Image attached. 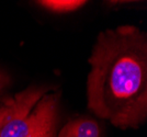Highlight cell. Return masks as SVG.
<instances>
[{"instance_id": "obj_3", "label": "cell", "mask_w": 147, "mask_h": 137, "mask_svg": "<svg viewBox=\"0 0 147 137\" xmlns=\"http://www.w3.org/2000/svg\"><path fill=\"white\" fill-rule=\"evenodd\" d=\"M99 124L92 118H78L69 121L61 128L58 137H100Z\"/></svg>"}, {"instance_id": "obj_2", "label": "cell", "mask_w": 147, "mask_h": 137, "mask_svg": "<svg viewBox=\"0 0 147 137\" xmlns=\"http://www.w3.org/2000/svg\"><path fill=\"white\" fill-rule=\"evenodd\" d=\"M59 92L33 88L3 102L0 137H56Z\"/></svg>"}, {"instance_id": "obj_1", "label": "cell", "mask_w": 147, "mask_h": 137, "mask_svg": "<svg viewBox=\"0 0 147 137\" xmlns=\"http://www.w3.org/2000/svg\"><path fill=\"white\" fill-rule=\"evenodd\" d=\"M88 109L115 127L138 128L147 118V38L134 25L101 32L89 58Z\"/></svg>"}, {"instance_id": "obj_5", "label": "cell", "mask_w": 147, "mask_h": 137, "mask_svg": "<svg viewBox=\"0 0 147 137\" xmlns=\"http://www.w3.org/2000/svg\"><path fill=\"white\" fill-rule=\"evenodd\" d=\"M9 77L5 74V73H2V71H0V92L5 89V88L8 86V83H9Z\"/></svg>"}, {"instance_id": "obj_4", "label": "cell", "mask_w": 147, "mask_h": 137, "mask_svg": "<svg viewBox=\"0 0 147 137\" xmlns=\"http://www.w3.org/2000/svg\"><path fill=\"white\" fill-rule=\"evenodd\" d=\"M38 3L44 8L49 9L53 12L65 13L71 12L80 7H82L86 1H78V0H45V1H38Z\"/></svg>"}, {"instance_id": "obj_6", "label": "cell", "mask_w": 147, "mask_h": 137, "mask_svg": "<svg viewBox=\"0 0 147 137\" xmlns=\"http://www.w3.org/2000/svg\"><path fill=\"white\" fill-rule=\"evenodd\" d=\"M2 115H3V109H2V106H1V107H0V121H1Z\"/></svg>"}]
</instances>
